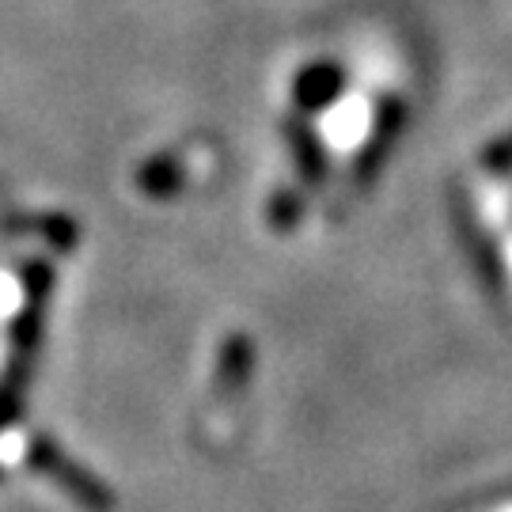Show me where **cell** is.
Instances as JSON below:
<instances>
[{"mask_svg": "<svg viewBox=\"0 0 512 512\" xmlns=\"http://www.w3.org/2000/svg\"><path fill=\"white\" fill-rule=\"evenodd\" d=\"M42 293H46V270L35 266L31 270V308H27V319H23V330H19V353L12 361V372L8 380L0 384V425L12 418L19 399V387L27 380V365H31V346H35V327H38V304H42Z\"/></svg>", "mask_w": 512, "mask_h": 512, "instance_id": "1", "label": "cell"}, {"mask_svg": "<svg viewBox=\"0 0 512 512\" xmlns=\"http://www.w3.org/2000/svg\"><path fill=\"white\" fill-rule=\"evenodd\" d=\"M35 463L46 475L61 478V486H65L76 501H84V505H92V509H103V505H107V497H103V490L95 486L92 478H84L76 467H69V459L57 456L50 444H35Z\"/></svg>", "mask_w": 512, "mask_h": 512, "instance_id": "2", "label": "cell"}]
</instances>
